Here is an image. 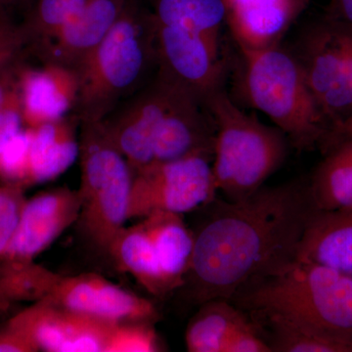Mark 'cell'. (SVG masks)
I'll list each match as a JSON object with an SVG mask.
<instances>
[{
	"mask_svg": "<svg viewBox=\"0 0 352 352\" xmlns=\"http://www.w3.org/2000/svg\"><path fill=\"white\" fill-rule=\"evenodd\" d=\"M108 254L152 295L164 296L173 292L142 223L124 227L113 239Z\"/></svg>",
	"mask_w": 352,
	"mask_h": 352,
	"instance_id": "44dd1931",
	"label": "cell"
},
{
	"mask_svg": "<svg viewBox=\"0 0 352 352\" xmlns=\"http://www.w3.org/2000/svg\"><path fill=\"white\" fill-rule=\"evenodd\" d=\"M80 212L78 221L85 238L107 252L129 220L134 173L100 122L80 124Z\"/></svg>",
	"mask_w": 352,
	"mask_h": 352,
	"instance_id": "8992f818",
	"label": "cell"
},
{
	"mask_svg": "<svg viewBox=\"0 0 352 352\" xmlns=\"http://www.w3.org/2000/svg\"><path fill=\"white\" fill-rule=\"evenodd\" d=\"M28 39L20 23L0 14V66L27 52Z\"/></svg>",
	"mask_w": 352,
	"mask_h": 352,
	"instance_id": "f1b7e54d",
	"label": "cell"
},
{
	"mask_svg": "<svg viewBox=\"0 0 352 352\" xmlns=\"http://www.w3.org/2000/svg\"><path fill=\"white\" fill-rule=\"evenodd\" d=\"M329 129L352 113V27L324 16L291 50Z\"/></svg>",
	"mask_w": 352,
	"mask_h": 352,
	"instance_id": "52a82bcc",
	"label": "cell"
},
{
	"mask_svg": "<svg viewBox=\"0 0 352 352\" xmlns=\"http://www.w3.org/2000/svg\"><path fill=\"white\" fill-rule=\"evenodd\" d=\"M325 16L352 27V0H331Z\"/></svg>",
	"mask_w": 352,
	"mask_h": 352,
	"instance_id": "d6a6232c",
	"label": "cell"
},
{
	"mask_svg": "<svg viewBox=\"0 0 352 352\" xmlns=\"http://www.w3.org/2000/svg\"><path fill=\"white\" fill-rule=\"evenodd\" d=\"M270 329L272 352H352V342L278 317L261 319Z\"/></svg>",
	"mask_w": 352,
	"mask_h": 352,
	"instance_id": "d4e9b609",
	"label": "cell"
},
{
	"mask_svg": "<svg viewBox=\"0 0 352 352\" xmlns=\"http://www.w3.org/2000/svg\"><path fill=\"white\" fill-rule=\"evenodd\" d=\"M36 347L25 336L6 324L0 328V352H36Z\"/></svg>",
	"mask_w": 352,
	"mask_h": 352,
	"instance_id": "4dcf8cb0",
	"label": "cell"
},
{
	"mask_svg": "<svg viewBox=\"0 0 352 352\" xmlns=\"http://www.w3.org/2000/svg\"><path fill=\"white\" fill-rule=\"evenodd\" d=\"M157 69L156 28L144 0H129L107 36L76 69L74 115L100 122L136 94Z\"/></svg>",
	"mask_w": 352,
	"mask_h": 352,
	"instance_id": "3957f363",
	"label": "cell"
},
{
	"mask_svg": "<svg viewBox=\"0 0 352 352\" xmlns=\"http://www.w3.org/2000/svg\"><path fill=\"white\" fill-rule=\"evenodd\" d=\"M230 302L258 317H278L352 342V277L298 258L254 278Z\"/></svg>",
	"mask_w": 352,
	"mask_h": 352,
	"instance_id": "7a4b0ae2",
	"label": "cell"
},
{
	"mask_svg": "<svg viewBox=\"0 0 352 352\" xmlns=\"http://www.w3.org/2000/svg\"><path fill=\"white\" fill-rule=\"evenodd\" d=\"M352 136V113L337 124L330 127L327 136L324 140L321 148L326 153L332 149L336 145Z\"/></svg>",
	"mask_w": 352,
	"mask_h": 352,
	"instance_id": "1f68e13d",
	"label": "cell"
},
{
	"mask_svg": "<svg viewBox=\"0 0 352 352\" xmlns=\"http://www.w3.org/2000/svg\"><path fill=\"white\" fill-rule=\"evenodd\" d=\"M157 24L185 28L203 36L215 50L226 53L223 28L226 11L223 0H146Z\"/></svg>",
	"mask_w": 352,
	"mask_h": 352,
	"instance_id": "ffe728a7",
	"label": "cell"
},
{
	"mask_svg": "<svg viewBox=\"0 0 352 352\" xmlns=\"http://www.w3.org/2000/svg\"><path fill=\"white\" fill-rule=\"evenodd\" d=\"M194 234V251L182 288L197 305L230 300L247 282L298 256L316 208L307 183L263 186L240 201L208 203Z\"/></svg>",
	"mask_w": 352,
	"mask_h": 352,
	"instance_id": "6da1fadb",
	"label": "cell"
},
{
	"mask_svg": "<svg viewBox=\"0 0 352 352\" xmlns=\"http://www.w3.org/2000/svg\"><path fill=\"white\" fill-rule=\"evenodd\" d=\"M27 53L0 66V149L25 129L19 73Z\"/></svg>",
	"mask_w": 352,
	"mask_h": 352,
	"instance_id": "484cf974",
	"label": "cell"
},
{
	"mask_svg": "<svg viewBox=\"0 0 352 352\" xmlns=\"http://www.w3.org/2000/svg\"><path fill=\"white\" fill-rule=\"evenodd\" d=\"M117 323L36 302L6 324L25 336L38 351L105 352Z\"/></svg>",
	"mask_w": 352,
	"mask_h": 352,
	"instance_id": "30bf717a",
	"label": "cell"
},
{
	"mask_svg": "<svg viewBox=\"0 0 352 352\" xmlns=\"http://www.w3.org/2000/svg\"><path fill=\"white\" fill-rule=\"evenodd\" d=\"M308 184L316 210L352 207V155L342 145L326 153Z\"/></svg>",
	"mask_w": 352,
	"mask_h": 352,
	"instance_id": "603a6c76",
	"label": "cell"
},
{
	"mask_svg": "<svg viewBox=\"0 0 352 352\" xmlns=\"http://www.w3.org/2000/svg\"><path fill=\"white\" fill-rule=\"evenodd\" d=\"M80 120L74 113L63 119L27 127L30 132L28 186L51 182L80 157Z\"/></svg>",
	"mask_w": 352,
	"mask_h": 352,
	"instance_id": "e0dca14e",
	"label": "cell"
},
{
	"mask_svg": "<svg viewBox=\"0 0 352 352\" xmlns=\"http://www.w3.org/2000/svg\"><path fill=\"white\" fill-rule=\"evenodd\" d=\"M154 24L157 68L175 76L204 100L224 88L226 53L215 50L200 34L185 28L157 24L155 21Z\"/></svg>",
	"mask_w": 352,
	"mask_h": 352,
	"instance_id": "4fadbf2b",
	"label": "cell"
},
{
	"mask_svg": "<svg viewBox=\"0 0 352 352\" xmlns=\"http://www.w3.org/2000/svg\"><path fill=\"white\" fill-rule=\"evenodd\" d=\"M34 0H0V14L13 18L15 13L24 14Z\"/></svg>",
	"mask_w": 352,
	"mask_h": 352,
	"instance_id": "836d02e7",
	"label": "cell"
},
{
	"mask_svg": "<svg viewBox=\"0 0 352 352\" xmlns=\"http://www.w3.org/2000/svg\"><path fill=\"white\" fill-rule=\"evenodd\" d=\"M80 212V194L68 188L41 192L25 201L12 239L0 256V267L34 263L76 223Z\"/></svg>",
	"mask_w": 352,
	"mask_h": 352,
	"instance_id": "8fae6325",
	"label": "cell"
},
{
	"mask_svg": "<svg viewBox=\"0 0 352 352\" xmlns=\"http://www.w3.org/2000/svg\"><path fill=\"white\" fill-rule=\"evenodd\" d=\"M217 193L210 157L153 163L134 173L127 217L143 219L159 212L183 214L207 205Z\"/></svg>",
	"mask_w": 352,
	"mask_h": 352,
	"instance_id": "9c48e42d",
	"label": "cell"
},
{
	"mask_svg": "<svg viewBox=\"0 0 352 352\" xmlns=\"http://www.w3.org/2000/svg\"><path fill=\"white\" fill-rule=\"evenodd\" d=\"M87 2V0H34L19 22L28 39V50L56 36L75 19Z\"/></svg>",
	"mask_w": 352,
	"mask_h": 352,
	"instance_id": "cb8c5ba5",
	"label": "cell"
},
{
	"mask_svg": "<svg viewBox=\"0 0 352 352\" xmlns=\"http://www.w3.org/2000/svg\"><path fill=\"white\" fill-rule=\"evenodd\" d=\"M223 352H272V349L256 324L250 321L233 333Z\"/></svg>",
	"mask_w": 352,
	"mask_h": 352,
	"instance_id": "f546056e",
	"label": "cell"
},
{
	"mask_svg": "<svg viewBox=\"0 0 352 352\" xmlns=\"http://www.w3.org/2000/svg\"><path fill=\"white\" fill-rule=\"evenodd\" d=\"M239 53L238 85L245 101L265 113L296 149L321 147L329 124L291 50L278 45Z\"/></svg>",
	"mask_w": 352,
	"mask_h": 352,
	"instance_id": "277c9868",
	"label": "cell"
},
{
	"mask_svg": "<svg viewBox=\"0 0 352 352\" xmlns=\"http://www.w3.org/2000/svg\"><path fill=\"white\" fill-rule=\"evenodd\" d=\"M226 25L238 50L281 45L309 0H223Z\"/></svg>",
	"mask_w": 352,
	"mask_h": 352,
	"instance_id": "9a60e30c",
	"label": "cell"
},
{
	"mask_svg": "<svg viewBox=\"0 0 352 352\" xmlns=\"http://www.w3.org/2000/svg\"><path fill=\"white\" fill-rule=\"evenodd\" d=\"M41 302L112 322H153L159 314L152 302L96 274L60 276Z\"/></svg>",
	"mask_w": 352,
	"mask_h": 352,
	"instance_id": "7c38bea8",
	"label": "cell"
},
{
	"mask_svg": "<svg viewBox=\"0 0 352 352\" xmlns=\"http://www.w3.org/2000/svg\"><path fill=\"white\" fill-rule=\"evenodd\" d=\"M149 322L117 323L109 337L105 352H156L162 346Z\"/></svg>",
	"mask_w": 352,
	"mask_h": 352,
	"instance_id": "4316f807",
	"label": "cell"
},
{
	"mask_svg": "<svg viewBox=\"0 0 352 352\" xmlns=\"http://www.w3.org/2000/svg\"><path fill=\"white\" fill-rule=\"evenodd\" d=\"M129 0H87L75 19L50 41L28 50L43 63L76 69L107 36Z\"/></svg>",
	"mask_w": 352,
	"mask_h": 352,
	"instance_id": "5bb4252c",
	"label": "cell"
},
{
	"mask_svg": "<svg viewBox=\"0 0 352 352\" xmlns=\"http://www.w3.org/2000/svg\"><path fill=\"white\" fill-rule=\"evenodd\" d=\"M215 126L212 171L215 189L240 201L264 186L284 163L288 138L245 113L224 88L205 99Z\"/></svg>",
	"mask_w": 352,
	"mask_h": 352,
	"instance_id": "5b68a950",
	"label": "cell"
},
{
	"mask_svg": "<svg viewBox=\"0 0 352 352\" xmlns=\"http://www.w3.org/2000/svg\"><path fill=\"white\" fill-rule=\"evenodd\" d=\"M296 258L324 264L352 277V207L315 210Z\"/></svg>",
	"mask_w": 352,
	"mask_h": 352,
	"instance_id": "ac0fdd59",
	"label": "cell"
},
{
	"mask_svg": "<svg viewBox=\"0 0 352 352\" xmlns=\"http://www.w3.org/2000/svg\"><path fill=\"white\" fill-rule=\"evenodd\" d=\"M182 214L155 212L143 219L156 251L160 265L173 291L180 289L188 272L194 251V234L183 220Z\"/></svg>",
	"mask_w": 352,
	"mask_h": 352,
	"instance_id": "d6986e66",
	"label": "cell"
},
{
	"mask_svg": "<svg viewBox=\"0 0 352 352\" xmlns=\"http://www.w3.org/2000/svg\"><path fill=\"white\" fill-rule=\"evenodd\" d=\"M200 307L185 333L190 352H223L233 333L251 321L230 300L217 298Z\"/></svg>",
	"mask_w": 352,
	"mask_h": 352,
	"instance_id": "7402d4cb",
	"label": "cell"
},
{
	"mask_svg": "<svg viewBox=\"0 0 352 352\" xmlns=\"http://www.w3.org/2000/svg\"><path fill=\"white\" fill-rule=\"evenodd\" d=\"M188 87L157 68L144 87L118 106L100 124L133 173L154 162L157 132ZM192 90V89H191Z\"/></svg>",
	"mask_w": 352,
	"mask_h": 352,
	"instance_id": "ba28073f",
	"label": "cell"
},
{
	"mask_svg": "<svg viewBox=\"0 0 352 352\" xmlns=\"http://www.w3.org/2000/svg\"><path fill=\"white\" fill-rule=\"evenodd\" d=\"M25 188L20 185L0 184V256L12 239L25 201Z\"/></svg>",
	"mask_w": 352,
	"mask_h": 352,
	"instance_id": "83f0119b",
	"label": "cell"
},
{
	"mask_svg": "<svg viewBox=\"0 0 352 352\" xmlns=\"http://www.w3.org/2000/svg\"><path fill=\"white\" fill-rule=\"evenodd\" d=\"M25 55L20 66V85L25 127L63 119L73 113L78 96V78L74 69L60 65L34 66Z\"/></svg>",
	"mask_w": 352,
	"mask_h": 352,
	"instance_id": "2e32d148",
	"label": "cell"
}]
</instances>
